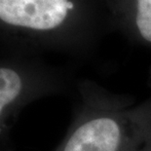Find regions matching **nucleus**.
Returning <instances> with one entry per match:
<instances>
[{"label": "nucleus", "mask_w": 151, "mask_h": 151, "mask_svg": "<svg viewBox=\"0 0 151 151\" xmlns=\"http://www.w3.org/2000/svg\"><path fill=\"white\" fill-rule=\"evenodd\" d=\"M136 27L142 39L151 43V0H137Z\"/></svg>", "instance_id": "nucleus-4"}, {"label": "nucleus", "mask_w": 151, "mask_h": 151, "mask_svg": "<svg viewBox=\"0 0 151 151\" xmlns=\"http://www.w3.org/2000/svg\"><path fill=\"white\" fill-rule=\"evenodd\" d=\"M68 0H0V21L13 27L49 32L67 17Z\"/></svg>", "instance_id": "nucleus-3"}, {"label": "nucleus", "mask_w": 151, "mask_h": 151, "mask_svg": "<svg viewBox=\"0 0 151 151\" xmlns=\"http://www.w3.org/2000/svg\"><path fill=\"white\" fill-rule=\"evenodd\" d=\"M68 129L54 151H133L151 134V94L141 102L84 83Z\"/></svg>", "instance_id": "nucleus-1"}, {"label": "nucleus", "mask_w": 151, "mask_h": 151, "mask_svg": "<svg viewBox=\"0 0 151 151\" xmlns=\"http://www.w3.org/2000/svg\"><path fill=\"white\" fill-rule=\"evenodd\" d=\"M73 7H74V5H73V3L68 1V3H67V9H68V10H72Z\"/></svg>", "instance_id": "nucleus-6"}, {"label": "nucleus", "mask_w": 151, "mask_h": 151, "mask_svg": "<svg viewBox=\"0 0 151 151\" xmlns=\"http://www.w3.org/2000/svg\"><path fill=\"white\" fill-rule=\"evenodd\" d=\"M133 151H151V134L141 141Z\"/></svg>", "instance_id": "nucleus-5"}, {"label": "nucleus", "mask_w": 151, "mask_h": 151, "mask_svg": "<svg viewBox=\"0 0 151 151\" xmlns=\"http://www.w3.org/2000/svg\"><path fill=\"white\" fill-rule=\"evenodd\" d=\"M68 89L59 78L0 65V151L13 150V127L27 105Z\"/></svg>", "instance_id": "nucleus-2"}]
</instances>
